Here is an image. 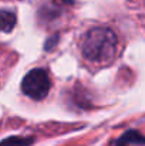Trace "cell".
I'll use <instances>...</instances> for the list:
<instances>
[{
  "label": "cell",
  "mask_w": 145,
  "mask_h": 146,
  "mask_svg": "<svg viewBox=\"0 0 145 146\" xmlns=\"http://www.w3.org/2000/svg\"><path fill=\"white\" fill-rule=\"evenodd\" d=\"M118 47V38L115 33L108 27H94L91 29L83 41V54L87 60L108 64L114 60Z\"/></svg>",
  "instance_id": "cell-1"
},
{
  "label": "cell",
  "mask_w": 145,
  "mask_h": 146,
  "mask_svg": "<svg viewBox=\"0 0 145 146\" xmlns=\"http://www.w3.org/2000/svg\"><path fill=\"white\" fill-rule=\"evenodd\" d=\"M51 82L48 72L43 68H34L26 74L21 82V91L31 99H43L47 97Z\"/></svg>",
  "instance_id": "cell-2"
},
{
  "label": "cell",
  "mask_w": 145,
  "mask_h": 146,
  "mask_svg": "<svg viewBox=\"0 0 145 146\" xmlns=\"http://www.w3.org/2000/svg\"><path fill=\"white\" fill-rule=\"evenodd\" d=\"M145 145V136H142L137 131H128L124 136L120 138L117 146H128V145Z\"/></svg>",
  "instance_id": "cell-3"
},
{
  "label": "cell",
  "mask_w": 145,
  "mask_h": 146,
  "mask_svg": "<svg viewBox=\"0 0 145 146\" xmlns=\"http://www.w3.org/2000/svg\"><path fill=\"white\" fill-rule=\"evenodd\" d=\"M16 26V14L9 10H0V31L9 33Z\"/></svg>",
  "instance_id": "cell-4"
},
{
  "label": "cell",
  "mask_w": 145,
  "mask_h": 146,
  "mask_svg": "<svg viewBox=\"0 0 145 146\" xmlns=\"http://www.w3.org/2000/svg\"><path fill=\"white\" fill-rule=\"evenodd\" d=\"M33 143V138H7L6 141L0 142V146H29Z\"/></svg>",
  "instance_id": "cell-5"
}]
</instances>
